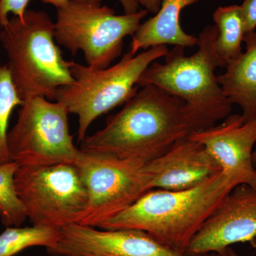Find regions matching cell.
Wrapping results in <instances>:
<instances>
[{
	"label": "cell",
	"instance_id": "1",
	"mask_svg": "<svg viewBox=\"0 0 256 256\" xmlns=\"http://www.w3.org/2000/svg\"><path fill=\"white\" fill-rule=\"evenodd\" d=\"M140 88L105 127L80 142L84 152L146 164L193 132L182 99L154 86Z\"/></svg>",
	"mask_w": 256,
	"mask_h": 256
},
{
	"label": "cell",
	"instance_id": "2",
	"mask_svg": "<svg viewBox=\"0 0 256 256\" xmlns=\"http://www.w3.org/2000/svg\"><path fill=\"white\" fill-rule=\"evenodd\" d=\"M235 188L220 172L188 190L152 188L98 228L142 230L166 246L186 254L197 232Z\"/></svg>",
	"mask_w": 256,
	"mask_h": 256
},
{
	"label": "cell",
	"instance_id": "3",
	"mask_svg": "<svg viewBox=\"0 0 256 256\" xmlns=\"http://www.w3.org/2000/svg\"><path fill=\"white\" fill-rule=\"evenodd\" d=\"M217 35L215 25L206 26L198 36L196 53L186 56L184 47L175 46L164 64L152 63L138 82L139 87L154 86L182 99L193 132L213 127L232 112L233 104L214 74L218 67L213 47Z\"/></svg>",
	"mask_w": 256,
	"mask_h": 256
},
{
	"label": "cell",
	"instance_id": "4",
	"mask_svg": "<svg viewBox=\"0 0 256 256\" xmlns=\"http://www.w3.org/2000/svg\"><path fill=\"white\" fill-rule=\"evenodd\" d=\"M0 42L8 56L12 80L22 100L44 97L55 100L62 88L72 85L70 62L56 43L54 22L42 10H26L0 26Z\"/></svg>",
	"mask_w": 256,
	"mask_h": 256
},
{
	"label": "cell",
	"instance_id": "5",
	"mask_svg": "<svg viewBox=\"0 0 256 256\" xmlns=\"http://www.w3.org/2000/svg\"><path fill=\"white\" fill-rule=\"evenodd\" d=\"M168 52L166 46L152 47L136 55L128 52L118 63L102 69L70 60L73 84L60 88L55 100L78 117V142L85 139L95 120L130 98L138 90V82L143 72Z\"/></svg>",
	"mask_w": 256,
	"mask_h": 256
},
{
	"label": "cell",
	"instance_id": "6",
	"mask_svg": "<svg viewBox=\"0 0 256 256\" xmlns=\"http://www.w3.org/2000/svg\"><path fill=\"white\" fill-rule=\"evenodd\" d=\"M148 13L143 9L118 15L102 0H68L57 8L55 40L73 56L82 52L90 68H108L122 53L124 38L133 36Z\"/></svg>",
	"mask_w": 256,
	"mask_h": 256
},
{
	"label": "cell",
	"instance_id": "7",
	"mask_svg": "<svg viewBox=\"0 0 256 256\" xmlns=\"http://www.w3.org/2000/svg\"><path fill=\"white\" fill-rule=\"evenodd\" d=\"M14 182L33 226L60 230L78 224L86 208V186L73 163L18 166Z\"/></svg>",
	"mask_w": 256,
	"mask_h": 256
},
{
	"label": "cell",
	"instance_id": "8",
	"mask_svg": "<svg viewBox=\"0 0 256 256\" xmlns=\"http://www.w3.org/2000/svg\"><path fill=\"white\" fill-rule=\"evenodd\" d=\"M69 112L62 102L44 97L28 98L8 133L11 159L18 166L77 164L82 151L70 133Z\"/></svg>",
	"mask_w": 256,
	"mask_h": 256
},
{
	"label": "cell",
	"instance_id": "9",
	"mask_svg": "<svg viewBox=\"0 0 256 256\" xmlns=\"http://www.w3.org/2000/svg\"><path fill=\"white\" fill-rule=\"evenodd\" d=\"M76 164L88 196L80 225L99 228L152 190V178L137 162L84 152Z\"/></svg>",
	"mask_w": 256,
	"mask_h": 256
},
{
	"label": "cell",
	"instance_id": "10",
	"mask_svg": "<svg viewBox=\"0 0 256 256\" xmlns=\"http://www.w3.org/2000/svg\"><path fill=\"white\" fill-rule=\"evenodd\" d=\"M46 250L62 256H188L142 230H104L78 224L60 229L58 242Z\"/></svg>",
	"mask_w": 256,
	"mask_h": 256
},
{
	"label": "cell",
	"instance_id": "11",
	"mask_svg": "<svg viewBox=\"0 0 256 256\" xmlns=\"http://www.w3.org/2000/svg\"><path fill=\"white\" fill-rule=\"evenodd\" d=\"M256 238V190L236 186L208 217L192 239L186 255L218 252L238 242L254 244Z\"/></svg>",
	"mask_w": 256,
	"mask_h": 256
},
{
	"label": "cell",
	"instance_id": "12",
	"mask_svg": "<svg viewBox=\"0 0 256 256\" xmlns=\"http://www.w3.org/2000/svg\"><path fill=\"white\" fill-rule=\"evenodd\" d=\"M218 162L222 172L236 186L246 184L256 190L252 156L256 143V119L244 122L242 114H229L222 124L191 133Z\"/></svg>",
	"mask_w": 256,
	"mask_h": 256
},
{
	"label": "cell",
	"instance_id": "13",
	"mask_svg": "<svg viewBox=\"0 0 256 256\" xmlns=\"http://www.w3.org/2000/svg\"><path fill=\"white\" fill-rule=\"evenodd\" d=\"M144 166L152 178V190L169 191L195 188L222 172L206 148L188 136Z\"/></svg>",
	"mask_w": 256,
	"mask_h": 256
},
{
	"label": "cell",
	"instance_id": "14",
	"mask_svg": "<svg viewBox=\"0 0 256 256\" xmlns=\"http://www.w3.org/2000/svg\"><path fill=\"white\" fill-rule=\"evenodd\" d=\"M201 0H164L154 16L141 23L133 34L131 54L140 50H146L158 46L193 47L198 38L184 32L180 25V15L184 8Z\"/></svg>",
	"mask_w": 256,
	"mask_h": 256
},
{
	"label": "cell",
	"instance_id": "15",
	"mask_svg": "<svg viewBox=\"0 0 256 256\" xmlns=\"http://www.w3.org/2000/svg\"><path fill=\"white\" fill-rule=\"evenodd\" d=\"M246 52L217 77L232 104L242 108L244 122L256 119V32L245 34Z\"/></svg>",
	"mask_w": 256,
	"mask_h": 256
},
{
	"label": "cell",
	"instance_id": "16",
	"mask_svg": "<svg viewBox=\"0 0 256 256\" xmlns=\"http://www.w3.org/2000/svg\"><path fill=\"white\" fill-rule=\"evenodd\" d=\"M213 18L218 30L214 52L218 67L226 68L242 54L245 28L240 5L220 6L214 13Z\"/></svg>",
	"mask_w": 256,
	"mask_h": 256
},
{
	"label": "cell",
	"instance_id": "17",
	"mask_svg": "<svg viewBox=\"0 0 256 256\" xmlns=\"http://www.w3.org/2000/svg\"><path fill=\"white\" fill-rule=\"evenodd\" d=\"M60 236V230L48 227H6L0 234V256H14L31 247L50 248Z\"/></svg>",
	"mask_w": 256,
	"mask_h": 256
},
{
	"label": "cell",
	"instance_id": "18",
	"mask_svg": "<svg viewBox=\"0 0 256 256\" xmlns=\"http://www.w3.org/2000/svg\"><path fill=\"white\" fill-rule=\"evenodd\" d=\"M18 166L14 161L0 164V220L6 228L21 226L28 218L15 186Z\"/></svg>",
	"mask_w": 256,
	"mask_h": 256
},
{
	"label": "cell",
	"instance_id": "19",
	"mask_svg": "<svg viewBox=\"0 0 256 256\" xmlns=\"http://www.w3.org/2000/svg\"><path fill=\"white\" fill-rule=\"evenodd\" d=\"M23 102L6 64L0 65V164L12 161L8 146V126L13 110Z\"/></svg>",
	"mask_w": 256,
	"mask_h": 256
},
{
	"label": "cell",
	"instance_id": "20",
	"mask_svg": "<svg viewBox=\"0 0 256 256\" xmlns=\"http://www.w3.org/2000/svg\"><path fill=\"white\" fill-rule=\"evenodd\" d=\"M31 0H0V26L12 16L22 18Z\"/></svg>",
	"mask_w": 256,
	"mask_h": 256
},
{
	"label": "cell",
	"instance_id": "21",
	"mask_svg": "<svg viewBox=\"0 0 256 256\" xmlns=\"http://www.w3.org/2000/svg\"><path fill=\"white\" fill-rule=\"evenodd\" d=\"M244 20L245 34L255 31L256 28V0H244L240 5Z\"/></svg>",
	"mask_w": 256,
	"mask_h": 256
},
{
	"label": "cell",
	"instance_id": "22",
	"mask_svg": "<svg viewBox=\"0 0 256 256\" xmlns=\"http://www.w3.org/2000/svg\"><path fill=\"white\" fill-rule=\"evenodd\" d=\"M40 1L45 4L52 5L57 9L67 2L68 0H40ZM119 1L122 4L126 14L136 12L140 10V5L136 0H119Z\"/></svg>",
	"mask_w": 256,
	"mask_h": 256
},
{
	"label": "cell",
	"instance_id": "23",
	"mask_svg": "<svg viewBox=\"0 0 256 256\" xmlns=\"http://www.w3.org/2000/svg\"><path fill=\"white\" fill-rule=\"evenodd\" d=\"M136 1L148 12L156 14L159 11L162 3L164 0H136Z\"/></svg>",
	"mask_w": 256,
	"mask_h": 256
},
{
	"label": "cell",
	"instance_id": "24",
	"mask_svg": "<svg viewBox=\"0 0 256 256\" xmlns=\"http://www.w3.org/2000/svg\"><path fill=\"white\" fill-rule=\"evenodd\" d=\"M210 256H240L232 247H228L222 252L210 254Z\"/></svg>",
	"mask_w": 256,
	"mask_h": 256
},
{
	"label": "cell",
	"instance_id": "25",
	"mask_svg": "<svg viewBox=\"0 0 256 256\" xmlns=\"http://www.w3.org/2000/svg\"><path fill=\"white\" fill-rule=\"evenodd\" d=\"M252 162H254V166L256 164V146L255 149L252 152Z\"/></svg>",
	"mask_w": 256,
	"mask_h": 256
},
{
	"label": "cell",
	"instance_id": "26",
	"mask_svg": "<svg viewBox=\"0 0 256 256\" xmlns=\"http://www.w3.org/2000/svg\"><path fill=\"white\" fill-rule=\"evenodd\" d=\"M50 256H62L56 255V254H52V255H50Z\"/></svg>",
	"mask_w": 256,
	"mask_h": 256
},
{
	"label": "cell",
	"instance_id": "27",
	"mask_svg": "<svg viewBox=\"0 0 256 256\" xmlns=\"http://www.w3.org/2000/svg\"></svg>",
	"mask_w": 256,
	"mask_h": 256
}]
</instances>
